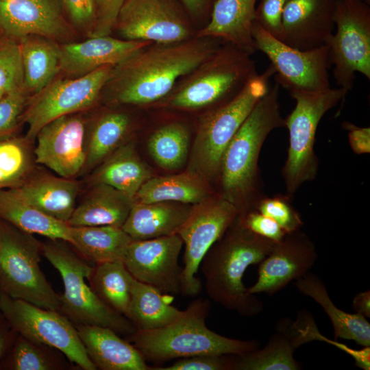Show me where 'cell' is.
<instances>
[{
    "mask_svg": "<svg viewBox=\"0 0 370 370\" xmlns=\"http://www.w3.org/2000/svg\"><path fill=\"white\" fill-rule=\"evenodd\" d=\"M223 42L194 36L177 42L151 43L114 66L103 89L113 103L152 107Z\"/></svg>",
    "mask_w": 370,
    "mask_h": 370,
    "instance_id": "6da1fadb",
    "label": "cell"
},
{
    "mask_svg": "<svg viewBox=\"0 0 370 370\" xmlns=\"http://www.w3.org/2000/svg\"><path fill=\"white\" fill-rule=\"evenodd\" d=\"M275 243L249 230L238 214L200 263L209 298L243 317H251L260 313L263 302L248 292L243 278L247 269L258 264Z\"/></svg>",
    "mask_w": 370,
    "mask_h": 370,
    "instance_id": "7a4b0ae2",
    "label": "cell"
},
{
    "mask_svg": "<svg viewBox=\"0 0 370 370\" xmlns=\"http://www.w3.org/2000/svg\"><path fill=\"white\" fill-rule=\"evenodd\" d=\"M277 83L258 101L234 134L222 156L218 180L223 197L234 204L239 214L255 210L262 191L258 158L268 135L285 127L280 112Z\"/></svg>",
    "mask_w": 370,
    "mask_h": 370,
    "instance_id": "3957f363",
    "label": "cell"
},
{
    "mask_svg": "<svg viewBox=\"0 0 370 370\" xmlns=\"http://www.w3.org/2000/svg\"><path fill=\"white\" fill-rule=\"evenodd\" d=\"M211 304L197 298L172 322L162 328L136 330L126 336L145 360L162 362L202 354L241 356L260 347L257 339L228 338L210 330L206 320Z\"/></svg>",
    "mask_w": 370,
    "mask_h": 370,
    "instance_id": "277c9868",
    "label": "cell"
},
{
    "mask_svg": "<svg viewBox=\"0 0 370 370\" xmlns=\"http://www.w3.org/2000/svg\"><path fill=\"white\" fill-rule=\"evenodd\" d=\"M251 55L223 42L182 77L170 92L152 107L180 111L209 110L236 96L258 75Z\"/></svg>",
    "mask_w": 370,
    "mask_h": 370,
    "instance_id": "5b68a950",
    "label": "cell"
},
{
    "mask_svg": "<svg viewBox=\"0 0 370 370\" xmlns=\"http://www.w3.org/2000/svg\"><path fill=\"white\" fill-rule=\"evenodd\" d=\"M275 71L270 64L229 101L206 111L199 119L189 159L188 171L208 181L218 180L221 161L227 145L269 90Z\"/></svg>",
    "mask_w": 370,
    "mask_h": 370,
    "instance_id": "8992f818",
    "label": "cell"
},
{
    "mask_svg": "<svg viewBox=\"0 0 370 370\" xmlns=\"http://www.w3.org/2000/svg\"><path fill=\"white\" fill-rule=\"evenodd\" d=\"M42 245V255L58 271L64 284L59 312L74 325H93L108 328L126 336L136 332L132 322L106 306L97 296L85 279L94 266L71 249L66 241L51 240Z\"/></svg>",
    "mask_w": 370,
    "mask_h": 370,
    "instance_id": "52a82bcc",
    "label": "cell"
},
{
    "mask_svg": "<svg viewBox=\"0 0 370 370\" xmlns=\"http://www.w3.org/2000/svg\"><path fill=\"white\" fill-rule=\"evenodd\" d=\"M347 92L339 87L321 92L289 91L295 106L284 119L289 145L282 171L288 195L316 178L319 160L314 147L319 122L328 110L345 99Z\"/></svg>",
    "mask_w": 370,
    "mask_h": 370,
    "instance_id": "ba28073f",
    "label": "cell"
},
{
    "mask_svg": "<svg viewBox=\"0 0 370 370\" xmlns=\"http://www.w3.org/2000/svg\"><path fill=\"white\" fill-rule=\"evenodd\" d=\"M42 245L30 234L0 222V293L38 307L59 311L60 295L47 280L39 262Z\"/></svg>",
    "mask_w": 370,
    "mask_h": 370,
    "instance_id": "9c48e42d",
    "label": "cell"
},
{
    "mask_svg": "<svg viewBox=\"0 0 370 370\" xmlns=\"http://www.w3.org/2000/svg\"><path fill=\"white\" fill-rule=\"evenodd\" d=\"M362 0H336L335 33L327 45L333 75L339 88L349 92L355 73L370 79V8Z\"/></svg>",
    "mask_w": 370,
    "mask_h": 370,
    "instance_id": "30bf717a",
    "label": "cell"
},
{
    "mask_svg": "<svg viewBox=\"0 0 370 370\" xmlns=\"http://www.w3.org/2000/svg\"><path fill=\"white\" fill-rule=\"evenodd\" d=\"M0 311L17 334L58 349L71 362L84 370L97 369L75 325L59 311L42 308L1 293Z\"/></svg>",
    "mask_w": 370,
    "mask_h": 370,
    "instance_id": "8fae6325",
    "label": "cell"
},
{
    "mask_svg": "<svg viewBox=\"0 0 370 370\" xmlns=\"http://www.w3.org/2000/svg\"><path fill=\"white\" fill-rule=\"evenodd\" d=\"M238 214L236 206L219 193L193 206L177 232L185 246L181 293L184 296L199 294L202 284L197 274L200 263Z\"/></svg>",
    "mask_w": 370,
    "mask_h": 370,
    "instance_id": "7c38bea8",
    "label": "cell"
},
{
    "mask_svg": "<svg viewBox=\"0 0 370 370\" xmlns=\"http://www.w3.org/2000/svg\"><path fill=\"white\" fill-rule=\"evenodd\" d=\"M251 34L256 50L262 51L269 59L280 86L288 92H321L330 88L327 45L299 50L274 38L254 21Z\"/></svg>",
    "mask_w": 370,
    "mask_h": 370,
    "instance_id": "4fadbf2b",
    "label": "cell"
},
{
    "mask_svg": "<svg viewBox=\"0 0 370 370\" xmlns=\"http://www.w3.org/2000/svg\"><path fill=\"white\" fill-rule=\"evenodd\" d=\"M112 65L103 66L81 77L52 80L34 95L23 114L28 125L26 138H36L50 121L93 106L110 78Z\"/></svg>",
    "mask_w": 370,
    "mask_h": 370,
    "instance_id": "5bb4252c",
    "label": "cell"
},
{
    "mask_svg": "<svg viewBox=\"0 0 370 370\" xmlns=\"http://www.w3.org/2000/svg\"><path fill=\"white\" fill-rule=\"evenodd\" d=\"M122 39L173 43L195 36L179 0H126L114 27Z\"/></svg>",
    "mask_w": 370,
    "mask_h": 370,
    "instance_id": "9a60e30c",
    "label": "cell"
},
{
    "mask_svg": "<svg viewBox=\"0 0 370 370\" xmlns=\"http://www.w3.org/2000/svg\"><path fill=\"white\" fill-rule=\"evenodd\" d=\"M182 246L177 234L132 241L123 262L136 280L165 295H178L182 289L183 267L178 262Z\"/></svg>",
    "mask_w": 370,
    "mask_h": 370,
    "instance_id": "2e32d148",
    "label": "cell"
},
{
    "mask_svg": "<svg viewBox=\"0 0 370 370\" xmlns=\"http://www.w3.org/2000/svg\"><path fill=\"white\" fill-rule=\"evenodd\" d=\"M317 258L314 243L301 229L286 234L258 264L257 280L247 291L273 295L310 272Z\"/></svg>",
    "mask_w": 370,
    "mask_h": 370,
    "instance_id": "e0dca14e",
    "label": "cell"
},
{
    "mask_svg": "<svg viewBox=\"0 0 370 370\" xmlns=\"http://www.w3.org/2000/svg\"><path fill=\"white\" fill-rule=\"evenodd\" d=\"M36 137V162L60 177L70 179L85 165V127L79 116L72 114L57 118L43 126Z\"/></svg>",
    "mask_w": 370,
    "mask_h": 370,
    "instance_id": "ac0fdd59",
    "label": "cell"
},
{
    "mask_svg": "<svg viewBox=\"0 0 370 370\" xmlns=\"http://www.w3.org/2000/svg\"><path fill=\"white\" fill-rule=\"evenodd\" d=\"M60 0H0V33L19 41L28 36L64 38L69 28Z\"/></svg>",
    "mask_w": 370,
    "mask_h": 370,
    "instance_id": "d6986e66",
    "label": "cell"
},
{
    "mask_svg": "<svg viewBox=\"0 0 370 370\" xmlns=\"http://www.w3.org/2000/svg\"><path fill=\"white\" fill-rule=\"evenodd\" d=\"M336 0H286L282 42L299 50L327 44L334 29Z\"/></svg>",
    "mask_w": 370,
    "mask_h": 370,
    "instance_id": "ffe728a7",
    "label": "cell"
},
{
    "mask_svg": "<svg viewBox=\"0 0 370 370\" xmlns=\"http://www.w3.org/2000/svg\"><path fill=\"white\" fill-rule=\"evenodd\" d=\"M151 43L108 35L64 44L60 46V69L73 78L81 77L103 66H115Z\"/></svg>",
    "mask_w": 370,
    "mask_h": 370,
    "instance_id": "44dd1931",
    "label": "cell"
},
{
    "mask_svg": "<svg viewBox=\"0 0 370 370\" xmlns=\"http://www.w3.org/2000/svg\"><path fill=\"white\" fill-rule=\"evenodd\" d=\"M86 353L100 370H150L142 354L114 330L93 325H75Z\"/></svg>",
    "mask_w": 370,
    "mask_h": 370,
    "instance_id": "7402d4cb",
    "label": "cell"
},
{
    "mask_svg": "<svg viewBox=\"0 0 370 370\" xmlns=\"http://www.w3.org/2000/svg\"><path fill=\"white\" fill-rule=\"evenodd\" d=\"M257 1L216 0L208 21L195 36L219 39L251 55L256 51L251 30Z\"/></svg>",
    "mask_w": 370,
    "mask_h": 370,
    "instance_id": "603a6c76",
    "label": "cell"
},
{
    "mask_svg": "<svg viewBox=\"0 0 370 370\" xmlns=\"http://www.w3.org/2000/svg\"><path fill=\"white\" fill-rule=\"evenodd\" d=\"M193 205L171 201H134L121 228L132 241L176 234Z\"/></svg>",
    "mask_w": 370,
    "mask_h": 370,
    "instance_id": "cb8c5ba5",
    "label": "cell"
},
{
    "mask_svg": "<svg viewBox=\"0 0 370 370\" xmlns=\"http://www.w3.org/2000/svg\"><path fill=\"white\" fill-rule=\"evenodd\" d=\"M275 332L263 348L236 355L235 370H299L301 365L293 354L302 345L294 321L284 317L278 320Z\"/></svg>",
    "mask_w": 370,
    "mask_h": 370,
    "instance_id": "d4e9b609",
    "label": "cell"
},
{
    "mask_svg": "<svg viewBox=\"0 0 370 370\" xmlns=\"http://www.w3.org/2000/svg\"><path fill=\"white\" fill-rule=\"evenodd\" d=\"M134 200L113 187L95 183L84 201L75 207L67 224L72 227L112 225L121 227Z\"/></svg>",
    "mask_w": 370,
    "mask_h": 370,
    "instance_id": "484cf974",
    "label": "cell"
},
{
    "mask_svg": "<svg viewBox=\"0 0 370 370\" xmlns=\"http://www.w3.org/2000/svg\"><path fill=\"white\" fill-rule=\"evenodd\" d=\"M294 284L299 292L313 299L325 312L332 323L335 340H351L363 347H370V323L367 318L337 308L317 275L310 271L295 280Z\"/></svg>",
    "mask_w": 370,
    "mask_h": 370,
    "instance_id": "4316f807",
    "label": "cell"
},
{
    "mask_svg": "<svg viewBox=\"0 0 370 370\" xmlns=\"http://www.w3.org/2000/svg\"><path fill=\"white\" fill-rule=\"evenodd\" d=\"M0 219L28 234L71 241V226L29 203L16 188L0 190Z\"/></svg>",
    "mask_w": 370,
    "mask_h": 370,
    "instance_id": "83f0119b",
    "label": "cell"
},
{
    "mask_svg": "<svg viewBox=\"0 0 370 370\" xmlns=\"http://www.w3.org/2000/svg\"><path fill=\"white\" fill-rule=\"evenodd\" d=\"M214 194L208 180L186 171L176 175L151 177L140 188L134 201H171L194 205Z\"/></svg>",
    "mask_w": 370,
    "mask_h": 370,
    "instance_id": "f1b7e54d",
    "label": "cell"
},
{
    "mask_svg": "<svg viewBox=\"0 0 370 370\" xmlns=\"http://www.w3.org/2000/svg\"><path fill=\"white\" fill-rule=\"evenodd\" d=\"M153 176L134 144L130 142L122 144L100 164L93 181L110 186L134 200L142 185Z\"/></svg>",
    "mask_w": 370,
    "mask_h": 370,
    "instance_id": "f546056e",
    "label": "cell"
},
{
    "mask_svg": "<svg viewBox=\"0 0 370 370\" xmlns=\"http://www.w3.org/2000/svg\"><path fill=\"white\" fill-rule=\"evenodd\" d=\"M16 188L32 205L46 214L67 223L76 207L79 186L69 178L43 177Z\"/></svg>",
    "mask_w": 370,
    "mask_h": 370,
    "instance_id": "4dcf8cb0",
    "label": "cell"
},
{
    "mask_svg": "<svg viewBox=\"0 0 370 370\" xmlns=\"http://www.w3.org/2000/svg\"><path fill=\"white\" fill-rule=\"evenodd\" d=\"M132 239L120 227L71 226L70 244L89 262L95 264L123 261Z\"/></svg>",
    "mask_w": 370,
    "mask_h": 370,
    "instance_id": "1f68e13d",
    "label": "cell"
},
{
    "mask_svg": "<svg viewBox=\"0 0 370 370\" xmlns=\"http://www.w3.org/2000/svg\"><path fill=\"white\" fill-rule=\"evenodd\" d=\"M26 92L34 95L54 78L60 69V46L53 40L28 36L19 41Z\"/></svg>",
    "mask_w": 370,
    "mask_h": 370,
    "instance_id": "d6a6232c",
    "label": "cell"
},
{
    "mask_svg": "<svg viewBox=\"0 0 370 370\" xmlns=\"http://www.w3.org/2000/svg\"><path fill=\"white\" fill-rule=\"evenodd\" d=\"M134 278L126 317L136 330H153L175 320L182 310L171 305L172 297Z\"/></svg>",
    "mask_w": 370,
    "mask_h": 370,
    "instance_id": "836d02e7",
    "label": "cell"
},
{
    "mask_svg": "<svg viewBox=\"0 0 370 370\" xmlns=\"http://www.w3.org/2000/svg\"><path fill=\"white\" fill-rule=\"evenodd\" d=\"M133 279L123 261L117 260L95 264L88 280L101 301L126 317Z\"/></svg>",
    "mask_w": 370,
    "mask_h": 370,
    "instance_id": "e575fe53",
    "label": "cell"
},
{
    "mask_svg": "<svg viewBox=\"0 0 370 370\" xmlns=\"http://www.w3.org/2000/svg\"><path fill=\"white\" fill-rule=\"evenodd\" d=\"M64 356L56 348L17 334L12 347L0 360V370L73 369L75 366Z\"/></svg>",
    "mask_w": 370,
    "mask_h": 370,
    "instance_id": "d590c367",
    "label": "cell"
},
{
    "mask_svg": "<svg viewBox=\"0 0 370 370\" xmlns=\"http://www.w3.org/2000/svg\"><path fill=\"white\" fill-rule=\"evenodd\" d=\"M130 116L120 111H109L95 122L86 148V166L100 164L110 154L123 144L132 127Z\"/></svg>",
    "mask_w": 370,
    "mask_h": 370,
    "instance_id": "8d00e7d4",
    "label": "cell"
},
{
    "mask_svg": "<svg viewBox=\"0 0 370 370\" xmlns=\"http://www.w3.org/2000/svg\"><path fill=\"white\" fill-rule=\"evenodd\" d=\"M190 147V133L185 125L173 121L156 130L149 138L147 149L161 168L174 171L186 162Z\"/></svg>",
    "mask_w": 370,
    "mask_h": 370,
    "instance_id": "74e56055",
    "label": "cell"
},
{
    "mask_svg": "<svg viewBox=\"0 0 370 370\" xmlns=\"http://www.w3.org/2000/svg\"><path fill=\"white\" fill-rule=\"evenodd\" d=\"M0 89L5 95L25 91L19 42L5 37L0 39Z\"/></svg>",
    "mask_w": 370,
    "mask_h": 370,
    "instance_id": "f35d334b",
    "label": "cell"
},
{
    "mask_svg": "<svg viewBox=\"0 0 370 370\" xmlns=\"http://www.w3.org/2000/svg\"><path fill=\"white\" fill-rule=\"evenodd\" d=\"M27 167L26 153L19 141H0V190L18 182Z\"/></svg>",
    "mask_w": 370,
    "mask_h": 370,
    "instance_id": "ab89813d",
    "label": "cell"
},
{
    "mask_svg": "<svg viewBox=\"0 0 370 370\" xmlns=\"http://www.w3.org/2000/svg\"><path fill=\"white\" fill-rule=\"evenodd\" d=\"M290 195L263 196L256 210L274 220L286 234L300 230L304 225L299 214L291 205Z\"/></svg>",
    "mask_w": 370,
    "mask_h": 370,
    "instance_id": "60d3db41",
    "label": "cell"
},
{
    "mask_svg": "<svg viewBox=\"0 0 370 370\" xmlns=\"http://www.w3.org/2000/svg\"><path fill=\"white\" fill-rule=\"evenodd\" d=\"M236 355L202 354L177 359L166 367L151 370H235Z\"/></svg>",
    "mask_w": 370,
    "mask_h": 370,
    "instance_id": "b9f144b4",
    "label": "cell"
},
{
    "mask_svg": "<svg viewBox=\"0 0 370 370\" xmlns=\"http://www.w3.org/2000/svg\"><path fill=\"white\" fill-rule=\"evenodd\" d=\"M286 0H260L256 7L254 22L280 40L283 36V12Z\"/></svg>",
    "mask_w": 370,
    "mask_h": 370,
    "instance_id": "7bdbcfd3",
    "label": "cell"
},
{
    "mask_svg": "<svg viewBox=\"0 0 370 370\" xmlns=\"http://www.w3.org/2000/svg\"><path fill=\"white\" fill-rule=\"evenodd\" d=\"M126 0H93L95 21L90 37L110 35Z\"/></svg>",
    "mask_w": 370,
    "mask_h": 370,
    "instance_id": "ee69618b",
    "label": "cell"
},
{
    "mask_svg": "<svg viewBox=\"0 0 370 370\" xmlns=\"http://www.w3.org/2000/svg\"><path fill=\"white\" fill-rule=\"evenodd\" d=\"M25 101V91L7 94L0 98V138L14 129L23 111Z\"/></svg>",
    "mask_w": 370,
    "mask_h": 370,
    "instance_id": "f6af8a7d",
    "label": "cell"
},
{
    "mask_svg": "<svg viewBox=\"0 0 370 370\" xmlns=\"http://www.w3.org/2000/svg\"><path fill=\"white\" fill-rule=\"evenodd\" d=\"M241 216L249 230L275 243L281 241L286 234L274 220L256 209Z\"/></svg>",
    "mask_w": 370,
    "mask_h": 370,
    "instance_id": "bcb514c9",
    "label": "cell"
},
{
    "mask_svg": "<svg viewBox=\"0 0 370 370\" xmlns=\"http://www.w3.org/2000/svg\"><path fill=\"white\" fill-rule=\"evenodd\" d=\"M64 10L77 27L86 29L88 34L93 28L95 12L93 0H60Z\"/></svg>",
    "mask_w": 370,
    "mask_h": 370,
    "instance_id": "7dc6e473",
    "label": "cell"
},
{
    "mask_svg": "<svg viewBox=\"0 0 370 370\" xmlns=\"http://www.w3.org/2000/svg\"><path fill=\"white\" fill-rule=\"evenodd\" d=\"M343 127L348 132L349 143L356 154L370 153V128L360 127L349 122H343Z\"/></svg>",
    "mask_w": 370,
    "mask_h": 370,
    "instance_id": "c3c4849f",
    "label": "cell"
},
{
    "mask_svg": "<svg viewBox=\"0 0 370 370\" xmlns=\"http://www.w3.org/2000/svg\"><path fill=\"white\" fill-rule=\"evenodd\" d=\"M192 22L208 21L216 0H179Z\"/></svg>",
    "mask_w": 370,
    "mask_h": 370,
    "instance_id": "681fc988",
    "label": "cell"
},
{
    "mask_svg": "<svg viewBox=\"0 0 370 370\" xmlns=\"http://www.w3.org/2000/svg\"><path fill=\"white\" fill-rule=\"evenodd\" d=\"M17 333L10 326L2 317L0 319V360L12 347Z\"/></svg>",
    "mask_w": 370,
    "mask_h": 370,
    "instance_id": "f907efd6",
    "label": "cell"
},
{
    "mask_svg": "<svg viewBox=\"0 0 370 370\" xmlns=\"http://www.w3.org/2000/svg\"><path fill=\"white\" fill-rule=\"evenodd\" d=\"M352 309L355 313L370 318L369 290L357 293L352 300Z\"/></svg>",
    "mask_w": 370,
    "mask_h": 370,
    "instance_id": "816d5d0a",
    "label": "cell"
},
{
    "mask_svg": "<svg viewBox=\"0 0 370 370\" xmlns=\"http://www.w3.org/2000/svg\"><path fill=\"white\" fill-rule=\"evenodd\" d=\"M5 94L0 89V98L3 97Z\"/></svg>",
    "mask_w": 370,
    "mask_h": 370,
    "instance_id": "f5cc1de1",
    "label": "cell"
},
{
    "mask_svg": "<svg viewBox=\"0 0 370 370\" xmlns=\"http://www.w3.org/2000/svg\"><path fill=\"white\" fill-rule=\"evenodd\" d=\"M362 1H363L364 2H365L367 4L370 3V0H362Z\"/></svg>",
    "mask_w": 370,
    "mask_h": 370,
    "instance_id": "db71d44e",
    "label": "cell"
},
{
    "mask_svg": "<svg viewBox=\"0 0 370 370\" xmlns=\"http://www.w3.org/2000/svg\"><path fill=\"white\" fill-rule=\"evenodd\" d=\"M2 317H3V316H2V314H1V311H0V319H1Z\"/></svg>",
    "mask_w": 370,
    "mask_h": 370,
    "instance_id": "11a10c76",
    "label": "cell"
},
{
    "mask_svg": "<svg viewBox=\"0 0 370 370\" xmlns=\"http://www.w3.org/2000/svg\"><path fill=\"white\" fill-rule=\"evenodd\" d=\"M1 39V38H0Z\"/></svg>",
    "mask_w": 370,
    "mask_h": 370,
    "instance_id": "9f6ffc18",
    "label": "cell"
}]
</instances>
